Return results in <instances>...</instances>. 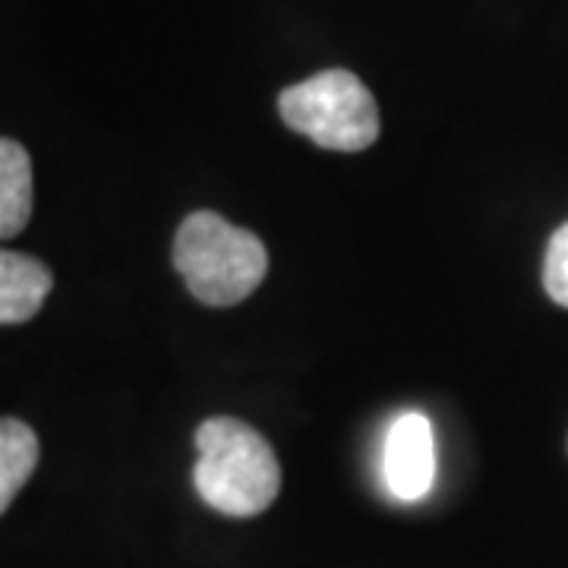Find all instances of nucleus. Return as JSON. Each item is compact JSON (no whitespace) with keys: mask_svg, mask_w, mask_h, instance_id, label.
<instances>
[{"mask_svg":"<svg viewBox=\"0 0 568 568\" xmlns=\"http://www.w3.org/2000/svg\"><path fill=\"white\" fill-rule=\"evenodd\" d=\"M193 484L205 506L231 515H263L282 493V465L263 433L237 417H209L196 429Z\"/></svg>","mask_w":568,"mask_h":568,"instance_id":"nucleus-1","label":"nucleus"},{"mask_svg":"<svg viewBox=\"0 0 568 568\" xmlns=\"http://www.w3.org/2000/svg\"><path fill=\"white\" fill-rule=\"evenodd\" d=\"M174 268L200 304L234 306L263 284L268 253L253 231L203 209L174 234Z\"/></svg>","mask_w":568,"mask_h":568,"instance_id":"nucleus-2","label":"nucleus"},{"mask_svg":"<svg viewBox=\"0 0 568 568\" xmlns=\"http://www.w3.org/2000/svg\"><path fill=\"white\" fill-rule=\"evenodd\" d=\"M282 121L328 152H364L379 140V108L361 77L323 70L278 95Z\"/></svg>","mask_w":568,"mask_h":568,"instance_id":"nucleus-3","label":"nucleus"},{"mask_svg":"<svg viewBox=\"0 0 568 568\" xmlns=\"http://www.w3.org/2000/svg\"><path fill=\"white\" fill-rule=\"evenodd\" d=\"M383 477L395 499L417 503L436 480V436L424 414L407 410L388 426L383 448Z\"/></svg>","mask_w":568,"mask_h":568,"instance_id":"nucleus-4","label":"nucleus"},{"mask_svg":"<svg viewBox=\"0 0 568 568\" xmlns=\"http://www.w3.org/2000/svg\"><path fill=\"white\" fill-rule=\"evenodd\" d=\"M54 287L51 268L29 256L0 250V325L29 323Z\"/></svg>","mask_w":568,"mask_h":568,"instance_id":"nucleus-5","label":"nucleus"},{"mask_svg":"<svg viewBox=\"0 0 568 568\" xmlns=\"http://www.w3.org/2000/svg\"><path fill=\"white\" fill-rule=\"evenodd\" d=\"M32 219V159L17 140L0 136V237H17Z\"/></svg>","mask_w":568,"mask_h":568,"instance_id":"nucleus-6","label":"nucleus"},{"mask_svg":"<svg viewBox=\"0 0 568 568\" xmlns=\"http://www.w3.org/2000/svg\"><path fill=\"white\" fill-rule=\"evenodd\" d=\"M39 465V436L17 417H0V515L17 499Z\"/></svg>","mask_w":568,"mask_h":568,"instance_id":"nucleus-7","label":"nucleus"},{"mask_svg":"<svg viewBox=\"0 0 568 568\" xmlns=\"http://www.w3.org/2000/svg\"><path fill=\"white\" fill-rule=\"evenodd\" d=\"M544 287L559 306L568 310V222L549 237L544 260Z\"/></svg>","mask_w":568,"mask_h":568,"instance_id":"nucleus-8","label":"nucleus"}]
</instances>
